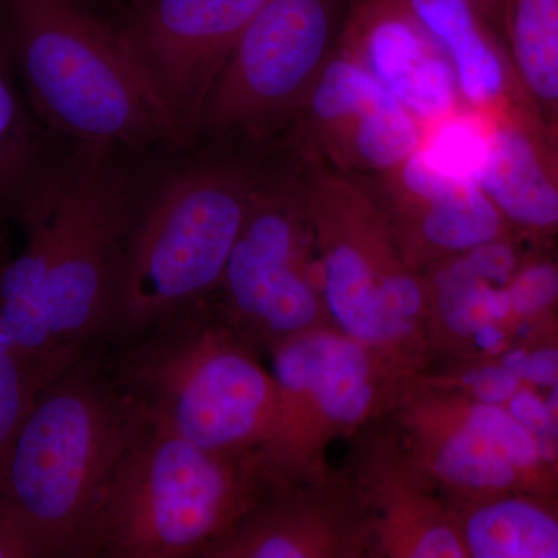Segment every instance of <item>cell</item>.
Returning <instances> with one entry per match:
<instances>
[{
    "instance_id": "7",
    "label": "cell",
    "mask_w": 558,
    "mask_h": 558,
    "mask_svg": "<svg viewBox=\"0 0 558 558\" xmlns=\"http://www.w3.org/2000/svg\"><path fill=\"white\" fill-rule=\"evenodd\" d=\"M330 322L421 376L433 366L424 275L363 180L303 156L300 172Z\"/></svg>"
},
{
    "instance_id": "1",
    "label": "cell",
    "mask_w": 558,
    "mask_h": 558,
    "mask_svg": "<svg viewBox=\"0 0 558 558\" xmlns=\"http://www.w3.org/2000/svg\"><path fill=\"white\" fill-rule=\"evenodd\" d=\"M113 150H54L13 218L24 245L0 264V347L54 368L110 339L132 191Z\"/></svg>"
},
{
    "instance_id": "21",
    "label": "cell",
    "mask_w": 558,
    "mask_h": 558,
    "mask_svg": "<svg viewBox=\"0 0 558 558\" xmlns=\"http://www.w3.org/2000/svg\"><path fill=\"white\" fill-rule=\"evenodd\" d=\"M32 109L0 22V222L13 218L54 149Z\"/></svg>"
},
{
    "instance_id": "22",
    "label": "cell",
    "mask_w": 558,
    "mask_h": 558,
    "mask_svg": "<svg viewBox=\"0 0 558 558\" xmlns=\"http://www.w3.org/2000/svg\"><path fill=\"white\" fill-rule=\"evenodd\" d=\"M502 46L546 128L558 120V0H505Z\"/></svg>"
},
{
    "instance_id": "12",
    "label": "cell",
    "mask_w": 558,
    "mask_h": 558,
    "mask_svg": "<svg viewBox=\"0 0 558 558\" xmlns=\"http://www.w3.org/2000/svg\"><path fill=\"white\" fill-rule=\"evenodd\" d=\"M301 156L354 178L398 167L424 126L351 54L336 46L299 117Z\"/></svg>"
},
{
    "instance_id": "4",
    "label": "cell",
    "mask_w": 558,
    "mask_h": 558,
    "mask_svg": "<svg viewBox=\"0 0 558 558\" xmlns=\"http://www.w3.org/2000/svg\"><path fill=\"white\" fill-rule=\"evenodd\" d=\"M2 27L40 123L70 145L180 142L120 31L83 0H0Z\"/></svg>"
},
{
    "instance_id": "32",
    "label": "cell",
    "mask_w": 558,
    "mask_h": 558,
    "mask_svg": "<svg viewBox=\"0 0 558 558\" xmlns=\"http://www.w3.org/2000/svg\"><path fill=\"white\" fill-rule=\"evenodd\" d=\"M349 2H352V0H349Z\"/></svg>"
},
{
    "instance_id": "2",
    "label": "cell",
    "mask_w": 558,
    "mask_h": 558,
    "mask_svg": "<svg viewBox=\"0 0 558 558\" xmlns=\"http://www.w3.org/2000/svg\"><path fill=\"white\" fill-rule=\"evenodd\" d=\"M98 354L40 389L0 475V499L35 558H92L102 492L149 422Z\"/></svg>"
},
{
    "instance_id": "18",
    "label": "cell",
    "mask_w": 558,
    "mask_h": 558,
    "mask_svg": "<svg viewBox=\"0 0 558 558\" xmlns=\"http://www.w3.org/2000/svg\"><path fill=\"white\" fill-rule=\"evenodd\" d=\"M475 182L517 236H558V146L534 109L488 116Z\"/></svg>"
},
{
    "instance_id": "13",
    "label": "cell",
    "mask_w": 558,
    "mask_h": 558,
    "mask_svg": "<svg viewBox=\"0 0 558 558\" xmlns=\"http://www.w3.org/2000/svg\"><path fill=\"white\" fill-rule=\"evenodd\" d=\"M363 183L403 258L421 274L515 234L475 180L440 167L421 146L398 167Z\"/></svg>"
},
{
    "instance_id": "6",
    "label": "cell",
    "mask_w": 558,
    "mask_h": 558,
    "mask_svg": "<svg viewBox=\"0 0 558 558\" xmlns=\"http://www.w3.org/2000/svg\"><path fill=\"white\" fill-rule=\"evenodd\" d=\"M259 179L238 161H202L132 197L112 339H137L218 292Z\"/></svg>"
},
{
    "instance_id": "31",
    "label": "cell",
    "mask_w": 558,
    "mask_h": 558,
    "mask_svg": "<svg viewBox=\"0 0 558 558\" xmlns=\"http://www.w3.org/2000/svg\"><path fill=\"white\" fill-rule=\"evenodd\" d=\"M5 259H7V258H5V256H3V255H2V252H0V264H2V263H3V260H5Z\"/></svg>"
},
{
    "instance_id": "25",
    "label": "cell",
    "mask_w": 558,
    "mask_h": 558,
    "mask_svg": "<svg viewBox=\"0 0 558 558\" xmlns=\"http://www.w3.org/2000/svg\"><path fill=\"white\" fill-rule=\"evenodd\" d=\"M498 360L531 387L550 389L558 385V347L509 348Z\"/></svg>"
},
{
    "instance_id": "10",
    "label": "cell",
    "mask_w": 558,
    "mask_h": 558,
    "mask_svg": "<svg viewBox=\"0 0 558 558\" xmlns=\"http://www.w3.org/2000/svg\"><path fill=\"white\" fill-rule=\"evenodd\" d=\"M344 0H269L209 92L197 131L274 134L299 117L340 35Z\"/></svg>"
},
{
    "instance_id": "30",
    "label": "cell",
    "mask_w": 558,
    "mask_h": 558,
    "mask_svg": "<svg viewBox=\"0 0 558 558\" xmlns=\"http://www.w3.org/2000/svg\"><path fill=\"white\" fill-rule=\"evenodd\" d=\"M546 130H548L550 138H553L554 143L558 146V120L556 123L550 124L549 128H546Z\"/></svg>"
},
{
    "instance_id": "3",
    "label": "cell",
    "mask_w": 558,
    "mask_h": 558,
    "mask_svg": "<svg viewBox=\"0 0 558 558\" xmlns=\"http://www.w3.org/2000/svg\"><path fill=\"white\" fill-rule=\"evenodd\" d=\"M109 368L153 424L218 453L264 454L275 468L277 380L215 295L124 341Z\"/></svg>"
},
{
    "instance_id": "23",
    "label": "cell",
    "mask_w": 558,
    "mask_h": 558,
    "mask_svg": "<svg viewBox=\"0 0 558 558\" xmlns=\"http://www.w3.org/2000/svg\"><path fill=\"white\" fill-rule=\"evenodd\" d=\"M64 369L33 362L0 347V475L40 389Z\"/></svg>"
},
{
    "instance_id": "11",
    "label": "cell",
    "mask_w": 558,
    "mask_h": 558,
    "mask_svg": "<svg viewBox=\"0 0 558 558\" xmlns=\"http://www.w3.org/2000/svg\"><path fill=\"white\" fill-rule=\"evenodd\" d=\"M269 0H138L119 28L180 142L199 128L220 70Z\"/></svg>"
},
{
    "instance_id": "14",
    "label": "cell",
    "mask_w": 558,
    "mask_h": 558,
    "mask_svg": "<svg viewBox=\"0 0 558 558\" xmlns=\"http://www.w3.org/2000/svg\"><path fill=\"white\" fill-rule=\"evenodd\" d=\"M354 438L347 470L368 519L373 558H468L457 502L411 461L389 418Z\"/></svg>"
},
{
    "instance_id": "16",
    "label": "cell",
    "mask_w": 558,
    "mask_h": 558,
    "mask_svg": "<svg viewBox=\"0 0 558 558\" xmlns=\"http://www.w3.org/2000/svg\"><path fill=\"white\" fill-rule=\"evenodd\" d=\"M337 47L424 126L461 109L453 69L405 0H352Z\"/></svg>"
},
{
    "instance_id": "29",
    "label": "cell",
    "mask_w": 558,
    "mask_h": 558,
    "mask_svg": "<svg viewBox=\"0 0 558 558\" xmlns=\"http://www.w3.org/2000/svg\"><path fill=\"white\" fill-rule=\"evenodd\" d=\"M546 399V414H548V429L546 436L558 446V385L549 389L548 398Z\"/></svg>"
},
{
    "instance_id": "28",
    "label": "cell",
    "mask_w": 558,
    "mask_h": 558,
    "mask_svg": "<svg viewBox=\"0 0 558 558\" xmlns=\"http://www.w3.org/2000/svg\"><path fill=\"white\" fill-rule=\"evenodd\" d=\"M497 31H501L502 10L505 0H465ZM501 38V36H499Z\"/></svg>"
},
{
    "instance_id": "8",
    "label": "cell",
    "mask_w": 558,
    "mask_h": 558,
    "mask_svg": "<svg viewBox=\"0 0 558 558\" xmlns=\"http://www.w3.org/2000/svg\"><path fill=\"white\" fill-rule=\"evenodd\" d=\"M269 354L281 407L274 464L284 483L328 472L329 447L388 417L418 377L333 325L290 337Z\"/></svg>"
},
{
    "instance_id": "5",
    "label": "cell",
    "mask_w": 558,
    "mask_h": 558,
    "mask_svg": "<svg viewBox=\"0 0 558 558\" xmlns=\"http://www.w3.org/2000/svg\"><path fill=\"white\" fill-rule=\"evenodd\" d=\"M281 486L264 454L218 453L149 421L102 492L92 558H201Z\"/></svg>"
},
{
    "instance_id": "24",
    "label": "cell",
    "mask_w": 558,
    "mask_h": 558,
    "mask_svg": "<svg viewBox=\"0 0 558 558\" xmlns=\"http://www.w3.org/2000/svg\"><path fill=\"white\" fill-rule=\"evenodd\" d=\"M418 377L432 387L495 405H506L524 385L498 359L444 362L438 369L429 368Z\"/></svg>"
},
{
    "instance_id": "19",
    "label": "cell",
    "mask_w": 558,
    "mask_h": 558,
    "mask_svg": "<svg viewBox=\"0 0 558 558\" xmlns=\"http://www.w3.org/2000/svg\"><path fill=\"white\" fill-rule=\"evenodd\" d=\"M449 60L465 108H532L497 31L465 0H405Z\"/></svg>"
},
{
    "instance_id": "26",
    "label": "cell",
    "mask_w": 558,
    "mask_h": 558,
    "mask_svg": "<svg viewBox=\"0 0 558 558\" xmlns=\"http://www.w3.org/2000/svg\"><path fill=\"white\" fill-rule=\"evenodd\" d=\"M505 407L519 418L524 427L531 429L538 438H545L546 429H548L546 399L539 396L537 388L524 384Z\"/></svg>"
},
{
    "instance_id": "27",
    "label": "cell",
    "mask_w": 558,
    "mask_h": 558,
    "mask_svg": "<svg viewBox=\"0 0 558 558\" xmlns=\"http://www.w3.org/2000/svg\"><path fill=\"white\" fill-rule=\"evenodd\" d=\"M0 558H35L31 545L0 499Z\"/></svg>"
},
{
    "instance_id": "15",
    "label": "cell",
    "mask_w": 558,
    "mask_h": 558,
    "mask_svg": "<svg viewBox=\"0 0 558 558\" xmlns=\"http://www.w3.org/2000/svg\"><path fill=\"white\" fill-rule=\"evenodd\" d=\"M201 558H373L365 509L348 470L271 490Z\"/></svg>"
},
{
    "instance_id": "17",
    "label": "cell",
    "mask_w": 558,
    "mask_h": 558,
    "mask_svg": "<svg viewBox=\"0 0 558 558\" xmlns=\"http://www.w3.org/2000/svg\"><path fill=\"white\" fill-rule=\"evenodd\" d=\"M388 418L411 461L454 502L531 492L508 459L465 418L453 392L416 377Z\"/></svg>"
},
{
    "instance_id": "9",
    "label": "cell",
    "mask_w": 558,
    "mask_h": 558,
    "mask_svg": "<svg viewBox=\"0 0 558 558\" xmlns=\"http://www.w3.org/2000/svg\"><path fill=\"white\" fill-rule=\"evenodd\" d=\"M215 299L259 352L332 325L300 174L259 179Z\"/></svg>"
},
{
    "instance_id": "20",
    "label": "cell",
    "mask_w": 558,
    "mask_h": 558,
    "mask_svg": "<svg viewBox=\"0 0 558 558\" xmlns=\"http://www.w3.org/2000/svg\"><path fill=\"white\" fill-rule=\"evenodd\" d=\"M468 558H558V509L546 495L505 492L457 502Z\"/></svg>"
}]
</instances>
